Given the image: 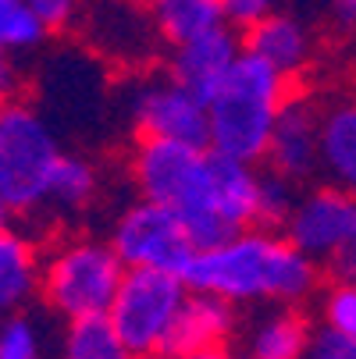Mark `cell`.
Returning a JSON list of instances; mask_svg holds the SVG:
<instances>
[{
  "mask_svg": "<svg viewBox=\"0 0 356 359\" xmlns=\"http://www.w3.org/2000/svg\"><path fill=\"white\" fill-rule=\"evenodd\" d=\"M128 175L139 196L189 224L199 249L257 224L264 164L225 157L207 142L139 139Z\"/></svg>",
  "mask_w": 356,
  "mask_h": 359,
  "instance_id": "1",
  "label": "cell"
},
{
  "mask_svg": "<svg viewBox=\"0 0 356 359\" xmlns=\"http://www.w3.org/2000/svg\"><path fill=\"white\" fill-rule=\"evenodd\" d=\"M321 264L303 252L285 228L253 224L214 245L196 249L185 271L189 288L211 292L239 310L292 302L303 306L321 288Z\"/></svg>",
  "mask_w": 356,
  "mask_h": 359,
  "instance_id": "2",
  "label": "cell"
},
{
  "mask_svg": "<svg viewBox=\"0 0 356 359\" xmlns=\"http://www.w3.org/2000/svg\"><path fill=\"white\" fill-rule=\"evenodd\" d=\"M289 96L292 79L242 50L221 86L207 96V146L225 157L261 164Z\"/></svg>",
  "mask_w": 356,
  "mask_h": 359,
  "instance_id": "3",
  "label": "cell"
},
{
  "mask_svg": "<svg viewBox=\"0 0 356 359\" xmlns=\"http://www.w3.org/2000/svg\"><path fill=\"white\" fill-rule=\"evenodd\" d=\"M65 157L58 132L39 107L11 96L0 104V196L22 221L46 214L50 182Z\"/></svg>",
  "mask_w": 356,
  "mask_h": 359,
  "instance_id": "4",
  "label": "cell"
},
{
  "mask_svg": "<svg viewBox=\"0 0 356 359\" xmlns=\"http://www.w3.org/2000/svg\"><path fill=\"white\" fill-rule=\"evenodd\" d=\"M125 271L128 267L111 245V238H93V235L61 238L50 252H43L39 302L61 320L107 313Z\"/></svg>",
  "mask_w": 356,
  "mask_h": 359,
  "instance_id": "5",
  "label": "cell"
},
{
  "mask_svg": "<svg viewBox=\"0 0 356 359\" xmlns=\"http://www.w3.org/2000/svg\"><path fill=\"white\" fill-rule=\"evenodd\" d=\"M185 299H189L185 274L128 267L107 317L136 359H168V341Z\"/></svg>",
  "mask_w": 356,
  "mask_h": 359,
  "instance_id": "6",
  "label": "cell"
},
{
  "mask_svg": "<svg viewBox=\"0 0 356 359\" xmlns=\"http://www.w3.org/2000/svg\"><path fill=\"white\" fill-rule=\"evenodd\" d=\"M107 238L125 260V267L171 271V274H185L199 249L189 224L175 210L161 207V203L146 196H139L136 203H128V207L114 214Z\"/></svg>",
  "mask_w": 356,
  "mask_h": 359,
  "instance_id": "7",
  "label": "cell"
},
{
  "mask_svg": "<svg viewBox=\"0 0 356 359\" xmlns=\"http://www.w3.org/2000/svg\"><path fill=\"white\" fill-rule=\"evenodd\" d=\"M128 118L139 139L207 142V100L171 72L143 75L128 93Z\"/></svg>",
  "mask_w": 356,
  "mask_h": 359,
  "instance_id": "8",
  "label": "cell"
},
{
  "mask_svg": "<svg viewBox=\"0 0 356 359\" xmlns=\"http://www.w3.org/2000/svg\"><path fill=\"white\" fill-rule=\"evenodd\" d=\"M285 235L321 267H328L356 238V196L331 182L299 189L296 207L285 221Z\"/></svg>",
  "mask_w": 356,
  "mask_h": 359,
  "instance_id": "9",
  "label": "cell"
},
{
  "mask_svg": "<svg viewBox=\"0 0 356 359\" xmlns=\"http://www.w3.org/2000/svg\"><path fill=\"white\" fill-rule=\"evenodd\" d=\"M321 107L317 100L292 93L285 100V107L275 121L268 153H264V168L296 182L307 185L321 175Z\"/></svg>",
  "mask_w": 356,
  "mask_h": 359,
  "instance_id": "10",
  "label": "cell"
},
{
  "mask_svg": "<svg viewBox=\"0 0 356 359\" xmlns=\"http://www.w3.org/2000/svg\"><path fill=\"white\" fill-rule=\"evenodd\" d=\"M314 334L317 327L303 306L275 302L257 306V313L239 327V348L249 359H307Z\"/></svg>",
  "mask_w": 356,
  "mask_h": 359,
  "instance_id": "11",
  "label": "cell"
},
{
  "mask_svg": "<svg viewBox=\"0 0 356 359\" xmlns=\"http://www.w3.org/2000/svg\"><path fill=\"white\" fill-rule=\"evenodd\" d=\"M242 50H246L242 36L235 32V25L225 22L211 32H199L185 43H175L168 50V72L182 86H189L192 93H199L207 100L221 86V79L232 72V65L239 61Z\"/></svg>",
  "mask_w": 356,
  "mask_h": 359,
  "instance_id": "12",
  "label": "cell"
},
{
  "mask_svg": "<svg viewBox=\"0 0 356 359\" xmlns=\"http://www.w3.org/2000/svg\"><path fill=\"white\" fill-rule=\"evenodd\" d=\"M239 327H242L239 306H232V302H225L211 292L189 288V299L182 306L175 331H171V341H168V359L228 348L239 338Z\"/></svg>",
  "mask_w": 356,
  "mask_h": 359,
  "instance_id": "13",
  "label": "cell"
},
{
  "mask_svg": "<svg viewBox=\"0 0 356 359\" xmlns=\"http://www.w3.org/2000/svg\"><path fill=\"white\" fill-rule=\"evenodd\" d=\"M82 22L93 43L121 61H139L161 43L150 8H139V0H100L96 8L82 11Z\"/></svg>",
  "mask_w": 356,
  "mask_h": 359,
  "instance_id": "14",
  "label": "cell"
},
{
  "mask_svg": "<svg viewBox=\"0 0 356 359\" xmlns=\"http://www.w3.org/2000/svg\"><path fill=\"white\" fill-rule=\"evenodd\" d=\"M242 46L249 54L264 57L268 65H275L278 72H285L289 79L307 72L314 65V54H317L314 29L299 15L282 11V8L261 22H253L249 29H242Z\"/></svg>",
  "mask_w": 356,
  "mask_h": 359,
  "instance_id": "15",
  "label": "cell"
},
{
  "mask_svg": "<svg viewBox=\"0 0 356 359\" xmlns=\"http://www.w3.org/2000/svg\"><path fill=\"white\" fill-rule=\"evenodd\" d=\"M43 252L29 231L0 228V317L18 313L39 299Z\"/></svg>",
  "mask_w": 356,
  "mask_h": 359,
  "instance_id": "16",
  "label": "cell"
},
{
  "mask_svg": "<svg viewBox=\"0 0 356 359\" xmlns=\"http://www.w3.org/2000/svg\"><path fill=\"white\" fill-rule=\"evenodd\" d=\"M321 178L356 196V89L321 107Z\"/></svg>",
  "mask_w": 356,
  "mask_h": 359,
  "instance_id": "17",
  "label": "cell"
},
{
  "mask_svg": "<svg viewBox=\"0 0 356 359\" xmlns=\"http://www.w3.org/2000/svg\"><path fill=\"white\" fill-rule=\"evenodd\" d=\"M58 359H136L107 313L65 320L58 338Z\"/></svg>",
  "mask_w": 356,
  "mask_h": 359,
  "instance_id": "18",
  "label": "cell"
},
{
  "mask_svg": "<svg viewBox=\"0 0 356 359\" xmlns=\"http://www.w3.org/2000/svg\"><path fill=\"white\" fill-rule=\"evenodd\" d=\"M146 8L168 46L185 43L228 22L221 0H146Z\"/></svg>",
  "mask_w": 356,
  "mask_h": 359,
  "instance_id": "19",
  "label": "cell"
},
{
  "mask_svg": "<svg viewBox=\"0 0 356 359\" xmlns=\"http://www.w3.org/2000/svg\"><path fill=\"white\" fill-rule=\"evenodd\" d=\"M100 196V171L89 157L82 153H68L54 171V182H50V203H46V214H58V217H75L82 210H89Z\"/></svg>",
  "mask_w": 356,
  "mask_h": 359,
  "instance_id": "20",
  "label": "cell"
},
{
  "mask_svg": "<svg viewBox=\"0 0 356 359\" xmlns=\"http://www.w3.org/2000/svg\"><path fill=\"white\" fill-rule=\"evenodd\" d=\"M46 25L36 18L29 0H0V50L8 57H29L46 43Z\"/></svg>",
  "mask_w": 356,
  "mask_h": 359,
  "instance_id": "21",
  "label": "cell"
},
{
  "mask_svg": "<svg viewBox=\"0 0 356 359\" xmlns=\"http://www.w3.org/2000/svg\"><path fill=\"white\" fill-rule=\"evenodd\" d=\"M50 334L29 310L0 317V359H46Z\"/></svg>",
  "mask_w": 356,
  "mask_h": 359,
  "instance_id": "22",
  "label": "cell"
},
{
  "mask_svg": "<svg viewBox=\"0 0 356 359\" xmlns=\"http://www.w3.org/2000/svg\"><path fill=\"white\" fill-rule=\"evenodd\" d=\"M317 306H321V327H328V331L356 341V281L335 278L321 292Z\"/></svg>",
  "mask_w": 356,
  "mask_h": 359,
  "instance_id": "23",
  "label": "cell"
},
{
  "mask_svg": "<svg viewBox=\"0 0 356 359\" xmlns=\"http://www.w3.org/2000/svg\"><path fill=\"white\" fill-rule=\"evenodd\" d=\"M36 18L46 25L50 36H61V32H72L79 22H82V11H86V0H29Z\"/></svg>",
  "mask_w": 356,
  "mask_h": 359,
  "instance_id": "24",
  "label": "cell"
},
{
  "mask_svg": "<svg viewBox=\"0 0 356 359\" xmlns=\"http://www.w3.org/2000/svg\"><path fill=\"white\" fill-rule=\"evenodd\" d=\"M225 4V18H228V25H235V29H249L253 22H261V18H268L271 11H278L282 8V0H221Z\"/></svg>",
  "mask_w": 356,
  "mask_h": 359,
  "instance_id": "25",
  "label": "cell"
},
{
  "mask_svg": "<svg viewBox=\"0 0 356 359\" xmlns=\"http://www.w3.org/2000/svg\"><path fill=\"white\" fill-rule=\"evenodd\" d=\"M18 89H22L18 65H15V57H8L4 50H0V104L11 100V96H18Z\"/></svg>",
  "mask_w": 356,
  "mask_h": 359,
  "instance_id": "26",
  "label": "cell"
},
{
  "mask_svg": "<svg viewBox=\"0 0 356 359\" xmlns=\"http://www.w3.org/2000/svg\"><path fill=\"white\" fill-rule=\"evenodd\" d=\"M331 278H342V281H356V238L335 256V260L328 264Z\"/></svg>",
  "mask_w": 356,
  "mask_h": 359,
  "instance_id": "27",
  "label": "cell"
},
{
  "mask_svg": "<svg viewBox=\"0 0 356 359\" xmlns=\"http://www.w3.org/2000/svg\"><path fill=\"white\" fill-rule=\"evenodd\" d=\"M331 11L342 25H356V0H331Z\"/></svg>",
  "mask_w": 356,
  "mask_h": 359,
  "instance_id": "28",
  "label": "cell"
},
{
  "mask_svg": "<svg viewBox=\"0 0 356 359\" xmlns=\"http://www.w3.org/2000/svg\"><path fill=\"white\" fill-rule=\"evenodd\" d=\"M178 359H249L242 348H214V352H196V355H178Z\"/></svg>",
  "mask_w": 356,
  "mask_h": 359,
  "instance_id": "29",
  "label": "cell"
},
{
  "mask_svg": "<svg viewBox=\"0 0 356 359\" xmlns=\"http://www.w3.org/2000/svg\"><path fill=\"white\" fill-rule=\"evenodd\" d=\"M11 221H15V210L8 207V199L0 196V228H11Z\"/></svg>",
  "mask_w": 356,
  "mask_h": 359,
  "instance_id": "30",
  "label": "cell"
}]
</instances>
